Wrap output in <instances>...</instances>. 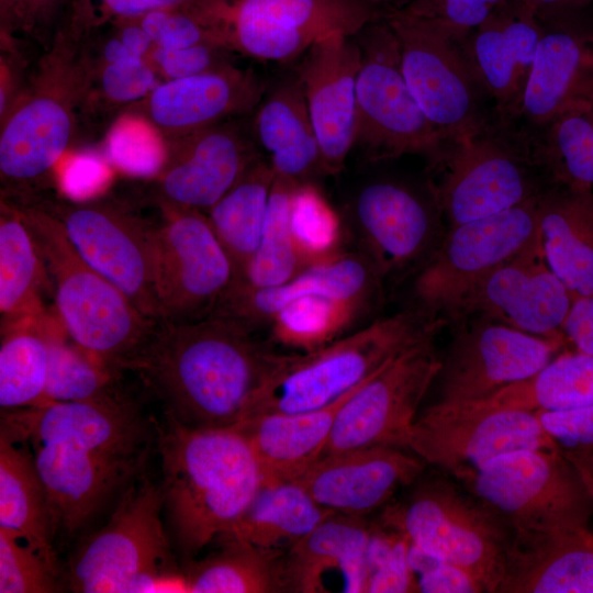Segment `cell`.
I'll return each mask as SVG.
<instances>
[{
  "mask_svg": "<svg viewBox=\"0 0 593 593\" xmlns=\"http://www.w3.org/2000/svg\"><path fill=\"white\" fill-rule=\"evenodd\" d=\"M495 593H593V534L514 528Z\"/></svg>",
  "mask_w": 593,
  "mask_h": 593,
  "instance_id": "cb8c5ba5",
  "label": "cell"
},
{
  "mask_svg": "<svg viewBox=\"0 0 593 593\" xmlns=\"http://www.w3.org/2000/svg\"><path fill=\"white\" fill-rule=\"evenodd\" d=\"M357 388L322 409L261 414L233 426L249 445L262 484L295 481L322 457L342 405Z\"/></svg>",
  "mask_w": 593,
  "mask_h": 593,
  "instance_id": "484cf974",
  "label": "cell"
},
{
  "mask_svg": "<svg viewBox=\"0 0 593 593\" xmlns=\"http://www.w3.org/2000/svg\"><path fill=\"white\" fill-rule=\"evenodd\" d=\"M60 591L59 573L25 541L0 529V592Z\"/></svg>",
  "mask_w": 593,
  "mask_h": 593,
  "instance_id": "bcb514c9",
  "label": "cell"
},
{
  "mask_svg": "<svg viewBox=\"0 0 593 593\" xmlns=\"http://www.w3.org/2000/svg\"><path fill=\"white\" fill-rule=\"evenodd\" d=\"M533 12L525 4L517 10L499 7L475 29L471 51L477 71L502 107L522 101L542 36Z\"/></svg>",
  "mask_w": 593,
  "mask_h": 593,
  "instance_id": "1f68e13d",
  "label": "cell"
},
{
  "mask_svg": "<svg viewBox=\"0 0 593 593\" xmlns=\"http://www.w3.org/2000/svg\"><path fill=\"white\" fill-rule=\"evenodd\" d=\"M592 48L564 31L542 34L523 92L521 108L535 123L555 121L588 98Z\"/></svg>",
  "mask_w": 593,
  "mask_h": 593,
  "instance_id": "d6a6232c",
  "label": "cell"
},
{
  "mask_svg": "<svg viewBox=\"0 0 593 593\" xmlns=\"http://www.w3.org/2000/svg\"><path fill=\"white\" fill-rule=\"evenodd\" d=\"M104 58L109 63H116L141 57L134 56L121 40H112L104 47Z\"/></svg>",
  "mask_w": 593,
  "mask_h": 593,
  "instance_id": "be15d7a7",
  "label": "cell"
},
{
  "mask_svg": "<svg viewBox=\"0 0 593 593\" xmlns=\"http://www.w3.org/2000/svg\"><path fill=\"white\" fill-rule=\"evenodd\" d=\"M109 180L110 170L101 158L81 154L65 164L60 183L69 198L85 200L101 191Z\"/></svg>",
  "mask_w": 593,
  "mask_h": 593,
  "instance_id": "f5cc1de1",
  "label": "cell"
},
{
  "mask_svg": "<svg viewBox=\"0 0 593 593\" xmlns=\"http://www.w3.org/2000/svg\"><path fill=\"white\" fill-rule=\"evenodd\" d=\"M383 522L416 548L468 573L483 592L495 593L513 536L500 512L463 485L436 480L419 486Z\"/></svg>",
  "mask_w": 593,
  "mask_h": 593,
  "instance_id": "52a82bcc",
  "label": "cell"
},
{
  "mask_svg": "<svg viewBox=\"0 0 593 593\" xmlns=\"http://www.w3.org/2000/svg\"><path fill=\"white\" fill-rule=\"evenodd\" d=\"M212 44H198L186 48H158L154 57L166 75L172 79L202 74L219 66L220 58Z\"/></svg>",
  "mask_w": 593,
  "mask_h": 593,
  "instance_id": "db71d44e",
  "label": "cell"
},
{
  "mask_svg": "<svg viewBox=\"0 0 593 593\" xmlns=\"http://www.w3.org/2000/svg\"><path fill=\"white\" fill-rule=\"evenodd\" d=\"M572 302L546 259L538 230L518 253L477 280L449 315H475L527 334L564 338Z\"/></svg>",
  "mask_w": 593,
  "mask_h": 593,
  "instance_id": "2e32d148",
  "label": "cell"
},
{
  "mask_svg": "<svg viewBox=\"0 0 593 593\" xmlns=\"http://www.w3.org/2000/svg\"><path fill=\"white\" fill-rule=\"evenodd\" d=\"M391 446H369L323 455L299 482L324 508L363 516L413 483L425 461Z\"/></svg>",
  "mask_w": 593,
  "mask_h": 593,
  "instance_id": "7402d4cb",
  "label": "cell"
},
{
  "mask_svg": "<svg viewBox=\"0 0 593 593\" xmlns=\"http://www.w3.org/2000/svg\"><path fill=\"white\" fill-rule=\"evenodd\" d=\"M46 489L54 535L71 537L144 474L157 423L122 389L109 396L2 411Z\"/></svg>",
  "mask_w": 593,
  "mask_h": 593,
  "instance_id": "6da1fadb",
  "label": "cell"
},
{
  "mask_svg": "<svg viewBox=\"0 0 593 593\" xmlns=\"http://www.w3.org/2000/svg\"><path fill=\"white\" fill-rule=\"evenodd\" d=\"M562 333L578 351L593 355V294L573 300Z\"/></svg>",
  "mask_w": 593,
  "mask_h": 593,
  "instance_id": "11a10c76",
  "label": "cell"
},
{
  "mask_svg": "<svg viewBox=\"0 0 593 593\" xmlns=\"http://www.w3.org/2000/svg\"><path fill=\"white\" fill-rule=\"evenodd\" d=\"M366 20L354 0H243L233 41L251 57L290 61L326 37L354 36Z\"/></svg>",
  "mask_w": 593,
  "mask_h": 593,
  "instance_id": "ffe728a7",
  "label": "cell"
},
{
  "mask_svg": "<svg viewBox=\"0 0 593 593\" xmlns=\"http://www.w3.org/2000/svg\"><path fill=\"white\" fill-rule=\"evenodd\" d=\"M157 432L164 507L178 547L192 558L237 524L262 477L233 427L191 428L164 414Z\"/></svg>",
  "mask_w": 593,
  "mask_h": 593,
  "instance_id": "3957f363",
  "label": "cell"
},
{
  "mask_svg": "<svg viewBox=\"0 0 593 593\" xmlns=\"http://www.w3.org/2000/svg\"><path fill=\"white\" fill-rule=\"evenodd\" d=\"M70 128V119L57 101L43 97L24 104L1 134L2 181L22 186L45 175L66 149Z\"/></svg>",
  "mask_w": 593,
  "mask_h": 593,
  "instance_id": "836d02e7",
  "label": "cell"
},
{
  "mask_svg": "<svg viewBox=\"0 0 593 593\" xmlns=\"http://www.w3.org/2000/svg\"><path fill=\"white\" fill-rule=\"evenodd\" d=\"M358 42L361 64L354 148L374 161L417 154L439 164L446 157L443 152L446 137L411 93L392 31L374 30Z\"/></svg>",
  "mask_w": 593,
  "mask_h": 593,
  "instance_id": "9c48e42d",
  "label": "cell"
},
{
  "mask_svg": "<svg viewBox=\"0 0 593 593\" xmlns=\"http://www.w3.org/2000/svg\"><path fill=\"white\" fill-rule=\"evenodd\" d=\"M538 224L546 259L573 300L593 294L592 189L540 193Z\"/></svg>",
  "mask_w": 593,
  "mask_h": 593,
  "instance_id": "4dcf8cb0",
  "label": "cell"
},
{
  "mask_svg": "<svg viewBox=\"0 0 593 593\" xmlns=\"http://www.w3.org/2000/svg\"><path fill=\"white\" fill-rule=\"evenodd\" d=\"M580 474L593 500V448L579 451H562Z\"/></svg>",
  "mask_w": 593,
  "mask_h": 593,
  "instance_id": "680465c9",
  "label": "cell"
},
{
  "mask_svg": "<svg viewBox=\"0 0 593 593\" xmlns=\"http://www.w3.org/2000/svg\"><path fill=\"white\" fill-rule=\"evenodd\" d=\"M156 82L154 72L142 58L109 63L102 75V88L114 101H133L150 91Z\"/></svg>",
  "mask_w": 593,
  "mask_h": 593,
  "instance_id": "816d5d0a",
  "label": "cell"
},
{
  "mask_svg": "<svg viewBox=\"0 0 593 593\" xmlns=\"http://www.w3.org/2000/svg\"><path fill=\"white\" fill-rule=\"evenodd\" d=\"M290 224L296 247L307 266L342 253L339 215L313 183H298L294 187Z\"/></svg>",
  "mask_w": 593,
  "mask_h": 593,
  "instance_id": "7bdbcfd3",
  "label": "cell"
},
{
  "mask_svg": "<svg viewBox=\"0 0 593 593\" xmlns=\"http://www.w3.org/2000/svg\"><path fill=\"white\" fill-rule=\"evenodd\" d=\"M370 526L366 592H415L409 563L410 541L395 527Z\"/></svg>",
  "mask_w": 593,
  "mask_h": 593,
  "instance_id": "f6af8a7d",
  "label": "cell"
},
{
  "mask_svg": "<svg viewBox=\"0 0 593 593\" xmlns=\"http://www.w3.org/2000/svg\"><path fill=\"white\" fill-rule=\"evenodd\" d=\"M558 448L536 413L436 402L415 419L407 449L461 481L517 450Z\"/></svg>",
  "mask_w": 593,
  "mask_h": 593,
  "instance_id": "8fae6325",
  "label": "cell"
},
{
  "mask_svg": "<svg viewBox=\"0 0 593 593\" xmlns=\"http://www.w3.org/2000/svg\"><path fill=\"white\" fill-rule=\"evenodd\" d=\"M591 0H522L533 9H572L586 5Z\"/></svg>",
  "mask_w": 593,
  "mask_h": 593,
  "instance_id": "6125c7cd",
  "label": "cell"
},
{
  "mask_svg": "<svg viewBox=\"0 0 593 593\" xmlns=\"http://www.w3.org/2000/svg\"><path fill=\"white\" fill-rule=\"evenodd\" d=\"M381 282L361 253L342 251L306 267L280 286L265 289L234 286L212 314L228 317L255 331L269 325L281 309L301 298L324 296L367 307L378 294Z\"/></svg>",
  "mask_w": 593,
  "mask_h": 593,
  "instance_id": "603a6c76",
  "label": "cell"
},
{
  "mask_svg": "<svg viewBox=\"0 0 593 593\" xmlns=\"http://www.w3.org/2000/svg\"><path fill=\"white\" fill-rule=\"evenodd\" d=\"M179 0H105L109 8L122 15H136L172 4Z\"/></svg>",
  "mask_w": 593,
  "mask_h": 593,
  "instance_id": "6f0895ef",
  "label": "cell"
},
{
  "mask_svg": "<svg viewBox=\"0 0 593 593\" xmlns=\"http://www.w3.org/2000/svg\"><path fill=\"white\" fill-rule=\"evenodd\" d=\"M562 340L479 318L458 333L443 360L437 402L486 400L538 372L553 359Z\"/></svg>",
  "mask_w": 593,
  "mask_h": 593,
  "instance_id": "ac0fdd59",
  "label": "cell"
},
{
  "mask_svg": "<svg viewBox=\"0 0 593 593\" xmlns=\"http://www.w3.org/2000/svg\"><path fill=\"white\" fill-rule=\"evenodd\" d=\"M445 324L413 307L381 317L312 351L284 354L250 400L242 418L325 407L348 394L391 359Z\"/></svg>",
  "mask_w": 593,
  "mask_h": 593,
  "instance_id": "277c9868",
  "label": "cell"
},
{
  "mask_svg": "<svg viewBox=\"0 0 593 593\" xmlns=\"http://www.w3.org/2000/svg\"><path fill=\"white\" fill-rule=\"evenodd\" d=\"M160 484L141 475L121 495L108 523L70 557L68 589L76 593L187 592L161 523Z\"/></svg>",
  "mask_w": 593,
  "mask_h": 593,
  "instance_id": "8992f818",
  "label": "cell"
},
{
  "mask_svg": "<svg viewBox=\"0 0 593 593\" xmlns=\"http://www.w3.org/2000/svg\"><path fill=\"white\" fill-rule=\"evenodd\" d=\"M503 0H423L411 12L447 29L457 38L481 25Z\"/></svg>",
  "mask_w": 593,
  "mask_h": 593,
  "instance_id": "681fc988",
  "label": "cell"
},
{
  "mask_svg": "<svg viewBox=\"0 0 593 593\" xmlns=\"http://www.w3.org/2000/svg\"><path fill=\"white\" fill-rule=\"evenodd\" d=\"M539 194L501 213L447 228L415 277V307L436 317L450 314L477 280L526 246L539 230Z\"/></svg>",
  "mask_w": 593,
  "mask_h": 593,
  "instance_id": "7c38bea8",
  "label": "cell"
},
{
  "mask_svg": "<svg viewBox=\"0 0 593 593\" xmlns=\"http://www.w3.org/2000/svg\"><path fill=\"white\" fill-rule=\"evenodd\" d=\"M46 212L59 223L89 266L145 316L160 322L155 289L154 226L104 204H60Z\"/></svg>",
  "mask_w": 593,
  "mask_h": 593,
  "instance_id": "e0dca14e",
  "label": "cell"
},
{
  "mask_svg": "<svg viewBox=\"0 0 593 593\" xmlns=\"http://www.w3.org/2000/svg\"><path fill=\"white\" fill-rule=\"evenodd\" d=\"M168 16L169 15L167 13L159 10L149 11L143 19L141 27L146 32L152 41L157 42Z\"/></svg>",
  "mask_w": 593,
  "mask_h": 593,
  "instance_id": "94428289",
  "label": "cell"
},
{
  "mask_svg": "<svg viewBox=\"0 0 593 593\" xmlns=\"http://www.w3.org/2000/svg\"><path fill=\"white\" fill-rule=\"evenodd\" d=\"M51 281L54 311L67 335L89 355L122 372L144 349L158 322L145 316L89 266L45 210L20 209Z\"/></svg>",
  "mask_w": 593,
  "mask_h": 593,
  "instance_id": "5b68a950",
  "label": "cell"
},
{
  "mask_svg": "<svg viewBox=\"0 0 593 593\" xmlns=\"http://www.w3.org/2000/svg\"><path fill=\"white\" fill-rule=\"evenodd\" d=\"M264 93L251 72L222 66L156 87L149 109L158 125L194 133L230 113L253 108Z\"/></svg>",
  "mask_w": 593,
  "mask_h": 593,
  "instance_id": "83f0119b",
  "label": "cell"
},
{
  "mask_svg": "<svg viewBox=\"0 0 593 593\" xmlns=\"http://www.w3.org/2000/svg\"><path fill=\"white\" fill-rule=\"evenodd\" d=\"M157 43L164 49L211 44L204 41V34L198 24L184 15H169Z\"/></svg>",
  "mask_w": 593,
  "mask_h": 593,
  "instance_id": "9f6ffc18",
  "label": "cell"
},
{
  "mask_svg": "<svg viewBox=\"0 0 593 593\" xmlns=\"http://www.w3.org/2000/svg\"><path fill=\"white\" fill-rule=\"evenodd\" d=\"M121 41L134 56L142 58L148 49L152 38L142 27L130 26L123 31Z\"/></svg>",
  "mask_w": 593,
  "mask_h": 593,
  "instance_id": "91938a15",
  "label": "cell"
},
{
  "mask_svg": "<svg viewBox=\"0 0 593 593\" xmlns=\"http://www.w3.org/2000/svg\"><path fill=\"white\" fill-rule=\"evenodd\" d=\"M406 85L427 119L456 143L475 134L477 94L457 37L412 13L390 22Z\"/></svg>",
  "mask_w": 593,
  "mask_h": 593,
  "instance_id": "5bb4252c",
  "label": "cell"
},
{
  "mask_svg": "<svg viewBox=\"0 0 593 593\" xmlns=\"http://www.w3.org/2000/svg\"><path fill=\"white\" fill-rule=\"evenodd\" d=\"M108 155L122 170L150 176L165 161L163 143L154 130L139 120H123L110 132Z\"/></svg>",
  "mask_w": 593,
  "mask_h": 593,
  "instance_id": "7dc6e473",
  "label": "cell"
},
{
  "mask_svg": "<svg viewBox=\"0 0 593 593\" xmlns=\"http://www.w3.org/2000/svg\"><path fill=\"white\" fill-rule=\"evenodd\" d=\"M296 184L275 175L258 247L244 276L234 286L271 288L289 281L309 267L296 247L290 224L291 198Z\"/></svg>",
  "mask_w": 593,
  "mask_h": 593,
  "instance_id": "60d3db41",
  "label": "cell"
},
{
  "mask_svg": "<svg viewBox=\"0 0 593 593\" xmlns=\"http://www.w3.org/2000/svg\"><path fill=\"white\" fill-rule=\"evenodd\" d=\"M153 228L160 322L210 316L236 282L231 257L201 211L164 201Z\"/></svg>",
  "mask_w": 593,
  "mask_h": 593,
  "instance_id": "30bf717a",
  "label": "cell"
},
{
  "mask_svg": "<svg viewBox=\"0 0 593 593\" xmlns=\"http://www.w3.org/2000/svg\"><path fill=\"white\" fill-rule=\"evenodd\" d=\"M221 548L189 563L184 571L189 593L287 592L284 551L267 550L233 538H217Z\"/></svg>",
  "mask_w": 593,
  "mask_h": 593,
  "instance_id": "74e56055",
  "label": "cell"
},
{
  "mask_svg": "<svg viewBox=\"0 0 593 593\" xmlns=\"http://www.w3.org/2000/svg\"><path fill=\"white\" fill-rule=\"evenodd\" d=\"M349 215L361 254L381 281L421 269L446 232L434 199L392 180L363 184L351 199Z\"/></svg>",
  "mask_w": 593,
  "mask_h": 593,
  "instance_id": "9a60e30c",
  "label": "cell"
},
{
  "mask_svg": "<svg viewBox=\"0 0 593 593\" xmlns=\"http://www.w3.org/2000/svg\"><path fill=\"white\" fill-rule=\"evenodd\" d=\"M41 313L1 326L0 406L2 411L42 405L48 373V342Z\"/></svg>",
  "mask_w": 593,
  "mask_h": 593,
  "instance_id": "f35d334b",
  "label": "cell"
},
{
  "mask_svg": "<svg viewBox=\"0 0 593 593\" xmlns=\"http://www.w3.org/2000/svg\"><path fill=\"white\" fill-rule=\"evenodd\" d=\"M535 413L544 429L562 451L593 448V405Z\"/></svg>",
  "mask_w": 593,
  "mask_h": 593,
  "instance_id": "f907efd6",
  "label": "cell"
},
{
  "mask_svg": "<svg viewBox=\"0 0 593 593\" xmlns=\"http://www.w3.org/2000/svg\"><path fill=\"white\" fill-rule=\"evenodd\" d=\"M253 332L215 314L161 321L128 370L154 390L164 414L182 425L230 428L284 357Z\"/></svg>",
  "mask_w": 593,
  "mask_h": 593,
  "instance_id": "7a4b0ae2",
  "label": "cell"
},
{
  "mask_svg": "<svg viewBox=\"0 0 593 593\" xmlns=\"http://www.w3.org/2000/svg\"><path fill=\"white\" fill-rule=\"evenodd\" d=\"M0 529L25 541L57 573L51 507L27 443L0 427Z\"/></svg>",
  "mask_w": 593,
  "mask_h": 593,
  "instance_id": "f546056e",
  "label": "cell"
},
{
  "mask_svg": "<svg viewBox=\"0 0 593 593\" xmlns=\"http://www.w3.org/2000/svg\"><path fill=\"white\" fill-rule=\"evenodd\" d=\"M301 57L295 74L318 141L322 169L334 175L354 148L361 47L354 36L337 34L315 43Z\"/></svg>",
  "mask_w": 593,
  "mask_h": 593,
  "instance_id": "44dd1931",
  "label": "cell"
},
{
  "mask_svg": "<svg viewBox=\"0 0 593 593\" xmlns=\"http://www.w3.org/2000/svg\"><path fill=\"white\" fill-rule=\"evenodd\" d=\"M48 373L43 404L98 400L121 390V372L99 361L66 333L54 309L44 316Z\"/></svg>",
  "mask_w": 593,
  "mask_h": 593,
  "instance_id": "ab89813d",
  "label": "cell"
},
{
  "mask_svg": "<svg viewBox=\"0 0 593 593\" xmlns=\"http://www.w3.org/2000/svg\"><path fill=\"white\" fill-rule=\"evenodd\" d=\"M257 158L233 130L206 127L194 132L163 175L164 201L208 211Z\"/></svg>",
  "mask_w": 593,
  "mask_h": 593,
  "instance_id": "4316f807",
  "label": "cell"
},
{
  "mask_svg": "<svg viewBox=\"0 0 593 593\" xmlns=\"http://www.w3.org/2000/svg\"><path fill=\"white\" fill-rule=\"evenodd\" d=\"M333 513L296 481L262 484L237 524L219 538L286 551Z\"/></svg>",
  "mask_w": 593,
  "mask_h": 593,
  "instance_id": "e575fe53",
  "label": "cell"
},
{
  "mask_svg": "<svg viewBox=\"0 0 593 593\" xmlns=\"http://www.w3.org/2000/svg\"><path fill=\"white\" fill-rule=\"evenodd\" d=\"M555 172L572 189L593 186V103L579 100L555 120Z\"/></svg>",
  "mask_w": 593,
  "mask_h": 593,
  "instance_id": "ee69618b",
  "label": "cell"
},
{
  "mask_svg": "<svg viewBox=\"0 0 593 593\" xmlns=\"http://www.w3.org/2000/svg\"><path fill=\"white\" fill-rule=\"evenodd\" d=\"M409 563L415 592L425 593H479L480 584L458 567L425 553L412 544Z\"/></svg>",
  "mask_w": 593,
  "mask_h": 593,
  "instance_id": "c3c4849f",
  "label": "cell"
},
{
  "mask_svg": "<svg viewBox=\"0 0 593 593\" xmlns=\"http://www.w3.org/2000/svg\"><path fill=\"white\" fill-rule=\"evenodd\" d=\"M255 131L276 176L304 183L323 172L318 141L295 72L264 93Z\"/></svg>",
  "mask_w": 593,
  "mask_h": 593,
  "instance_id": "f1b7e54d",
  "label": "cell"
},
{
  "mask_svg": "<svg viewBox=\"0 0 593 593\" xmlns=\"http://www.w3.org/2000/svg\"><path fill=\"white\" fill-rule=\"evenodd\" d=\"M590 75H591V86H592V89H593V51H592V57H591V68H590Z\"/></svg>",
  "mask_w": 593,
  "mask_h": 593,
  "instance_id": "e7e4bbea",
  "label": "cell"
},
{
  "mask_svg": "<svg viewBox=\"0 0 593 593\" xmlns=\"http://www.w3.org/2000/svg\"><path fill=\"white\" fill-rule=\"evenodd\" d=\"M273 180L275 172L268 161L257 158L206 211L215 235L233 261L236 282L244 276L258 247Z\"/></svg>",
  "mask_w": 593,
  "mask_h": 593,
  "instance_id": "8d00e7d4",
  "label": "cell"
},
{
  "mask_svg": "<svg viewBox=\"0 0 593 593\" xmlns=\"http://www.w3.org/2000/svg\"><path fill=\"white\" fill-rule=\"evenodd\" d=\"M366 307L324 296L298 299L270 321L272 339L302 353L318 349L339 338Z\"/></svg>",
  "mask_w": 593,
  "mask_h": 593,
  "instance_id": "b9f144b4",
  "label": "cell"
},
{
  "mask_svg": "<svg viewBox=\"0 0 593 593\" xmlns=\"http://www.w3.org/2000/svg\"><path fill=\"white\" fill-rule=\"evenodd\" d=\"M434 339L407 348L349 395L323 455L369 446L409 450L421 402L441 369Z\"/></svg>",
  "mask_w": 593,
  "mask_h": 593,
  "instance_id": "4fadbf2b",
  "label": "cell"
},
{
  "mask_svg": "<svg viewBox=\"0 0 593 593\" xmlns=\"http://www.w3.org/2000/svg\"><path fill=\"white\" fill-rule=\"evenodd\" d=\"M433 199L448 228L514 208L539 194L521 160L475 134L456 143ZM438 164V165H439Z\"/></svg>",
  "mask_w": 593,
  "mask_h": 593,
  "instance_id": "d6986e66",
  "label": "cell"
},
{
  "mask_svg": "<svg viewBox=\"0 0 593 593\" xmlns=\"http://www.w3.org/2000/svg\"><path fill=\"white\" fill-rule=\"evenodd\" d=\"M0 215L1 326L36 315L46 307L48 272L32 231L19 210L2 203Z\"/></svg>",
  "mask_w": 593,
  "mask_h": 593,
  "instance_id": "d590c367",
  "label": "cell"
},
{
  "mask_svg": "<svg viewBox=\"0 0 593 593\" xmlns=\"http://www.w3.org/2000/svg\"><path fill=\"white\" fill-rule=\"evenodd\" d=\"M459 482L513 528L589 527L593 513L590 493L559 447L501 455Z\"/></svg>",
  "mask_w": 593,
  "mask_h": 593,
  "instance_id": "ba28073f",
  "label": "cell"
},
{
  "mask_svg": "<svg viewBox=\"0 0 593 593\" xmlns=\"http://www.w3.org/2000/svg\"><path fill=\"white\" fill-rule=\"evenodd\" d=\"M370 526L363 516L333 513L283 555L287 592H328L338 574L343 592H366Z\"/></svg>",
  "mask_w": 593,
  "mask_h": 593,
  "instance_id": "d4e9b609",
  "label": "cell"
}]
</instances>
